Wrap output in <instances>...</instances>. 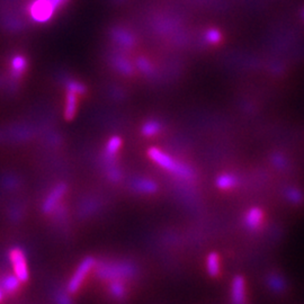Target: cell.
<instances>
[{
  "mask_svg": "<svg viewBox=\"0 0 304 304\" xmlns=\"http://www.w3.org/2000/svg\"><path fill=\"white\" fill-rule=\"evenodd\" d=\"M149 157L155 163H158L161 168L168 170V172H173L175 175L179 176L184 179H192L194 177V172L191 167L184 165V163L177 162L176 160L168 155L165 152L157 149V148H151L148 151Z\"/></svg>",
  "mask_w": 304,
  "mask_h": 304,
  "instance_id": "obj_1",
  "label": "cell"
},
{
  "mask_svg": "<svg viewBox=\"0 0 304 304\" xmlns=\"http://www.w3.org/2000/svg\"><path fill=\"white\" fill-rule=\"evenodd\" d=\"M135 269L132 265L127 263H114V264H101L97 268V275L101 279L123 280L131 279L134 275Z\"/></svg>",
  "mask_w": 304,
  "mask_h": 304,
  "instance_id": "obj_2",
  "label": "cell"
},
{
  "mask_svg": "<svg viewBox=\"0 0 304 304\" xmlns=\"http://www.w3.org/2000/svg\"><path fill=\"white\" fill-rule=\"evenodd\" d=\"M95 265H96V261H95L94 258L91 257H87L81 261L80 265L78 266V268L76 269L74 276L71 277L69 283H68L67 288L69 293L74 294L80 288L83 280H85V279L91 269L95 267Z\"/></svg>",
  "mask_w": 304,
  "mask_h": 304,
  "instance_id": "obj_3",
  "label": "cell"
},
{
  "mask_svg": "<svg viewBox=\"0 0 304 304\" xmlns=\"http://www.w3.org/2000/svg\"><path fill=\"white\" fill-rule=\"evenodd\" d=\"M9 259L13 264L15 275L21 283L27 282L28 279V268L26 264V257L24 252L21 248H13L9 253Z\"/></svg>",
  "mask_w": 304,
  "mask_h": 304,
  "instance_id": "obj_4",
  "label": "cell"
},
{
  "mask_svg": "<svg viewBox=\"0 0 304 304\" xmlns=\"http://www.w3.org/2000/svg\"><path fill=\"white\" fill-rule=\"evenodd\" d=\"M246 291L245 279L241 276H237L232 283V301L233 304H245Z\"/></svg>",
  "mask_w": 304,
  "mask_h": 304,
  "instance_id": "obj_5",
  "label": "cell"
},
{
  "mask_svg": "<svg viewBox=\"0 0 304 304\" xmlns=\"http://www.w3.org/2000/svg\"><path fill=\"white\" fill-rule=\"evenodd\" d=\"M263 212L260 208L253 207L250 208L249 212L247 213L245 223L248 229L250 230H256L260 227L261 222H263Z\"/></svg>",
  "mask_w": 304,
  "mask_h": 304,
  "instance_id": "obj_6",
  "label": "cell"
},
{
  "mask_svg": "<svg viewBox=\"0 0 304 304\" xmlns=\"http://www.w3.org/2000/svg\"><path fill=\"white\" fill-rule=\"evenodd\" d=\"M21 285V280L17 279L16 275H6L1 279V290L8 294H13L18 291Z\"/></svg>",
  "mask_w": 304,
  "mask_h": 304,
  "instance_id": "obj_7",
  "label": "cell"
},
{
  "mask_svg": "<svg viewBox=\"0 0 304 304\" xmlns=\"http://www.w3.org/2000/svg\"><path fill=\"white\" fill-rule=\"evenodd\" d=\"M76 109H77V96L75 91L69 89L67 94V102H66V117L68 120L72 119L75 116Z\"/></svg>",
  "mask_w": 304,
  "mask_h": 304,
  "instance_id": "obj_8",
  "label": "cell"
},
{
  "mask_svg": "<svg viewBox=\"0 0 304 304\" xmlns=\"http://www.w3.org/2000/svg\"><path fill=\"white\" fill-rule=\"evenodd\" d=\"M237 182H238L237 178H235L233 175H229V174L221 175V176L216 179V185H218V187H220L221 189L232 188L235 185H237Z\"/></svg>",
  "mask_w": 304,
  "mask_h": 304,
  "instance_id": "obj_9",
  "label": "cell"
},
{
  "mask_svg": "<svg viewBox=\"0 0 304 304\" xmlns=\"http://www.w3.org/2000/svg\"><path fill=\"white\" fill-rule=\"evenodd\" d=\"M109 293L114 299L121 300L125 296V286L122 280H112L109 283Z\"/></svg>",
  "mask_w": 304,
  "mask_h": 304,
  "instance_id": "obj_10",
  "label": "cell"
},
{
  "mask_svg": "<svg viewBox=\"0 0 304 304\" xmlns=\"http://www.w3.org/2000/svg\"><path fill=\"white\" fill-rule=\"evenodd\" d=\"M63 192H64V187H62V186H59V187L56 188L50 196H49L48 201L44 204V211H47V212L52 211L53 207H54V205L58 203V200L61 196H62Z\"/></svg>",
  "mask_w": 304,
  "mask_h": 304,
  "instance_id": "obj_11",
  "label": "cell"
},
{
  "mask_svg": "<svg viewBox=\"0 0 304 304\" xmlns=\"http://www.w3.org/2000/svg\"><path fill=\"white\" fill-rule=\"evenodd\" d=\"M134 187L136 191L142 193H154L155 189H157V185H155V182L152 180L140 179L135 181Z\"/></svg>",
  "mask_w": 304,
  "mask_h": 304,
  "instance_id": "obj_12",
  "label": "cell"
},
{
  "mask_svg": "<svg viewBox=\"0 0 304 304\" xmlns=\"http://www.w3.org/2000/svg\"><path fill=\"white\" fill-rule=\"evenodd\" d=\"M207 271L210 275L216 276L220 272V261L218 253H211L207 257Z\"/></svg>",
  "mask_w": 304,
  "mask_h": 304,
  "instance_id": "obj_13",
  "label": "cell"
},
{
  "mask_svg": "<svg viewBox=\"0 0 304 304\" xmlns=\"http://www.w3.org/2000/svg\"><path fill=\"white\" fill-rule=\"evenodd\" d=\"M160 128H161L160 124H159L158 122L151 121L144 124V127L142 128V133L146 136H153L160 132Z\"/></svg>",
  "mask_w": 304,
  "mask_h": 304,
  "instance_id": "obj_14",
  "label": "cell"
},
{
  "mask_svg": "<svg viewBox=\"0 0 304 304\" xmlns=\"http://www.w3.org/2000/svg\"><path fill=\"white\" fill-rule=\"evenodd\" d=\"M122 147V140L119 136H113V138L109 140L107 143V147H106V151H107L108 155H114L117 153V151L120 150V148Z\"/></svg>",
  "mask_w": 304,
  "mask_h": 304,
  "instance_id": "obj_15",
  "label": "cell"
},
{
  "mask_svg": "<svg viewBox=\"0 0 304 304\" xmlns=\"http://www.w3.org/2000/svg\"><path fill=\"white\" fill-rule=\"evenodd\" d=\"M221 39H222V35L218 29L212 28V29H208L206 32V40L208 43L216 44L221 41Z\"/></svg>",
  "mask_w": 304,
  "mask_h": 304,
  "instance_id": "obj_16",
  "label": "cell"
},
{
  "mask_svg": "<svg viewBox=\"0 0 304 304\" xmlns=\"http://www.w3.org/2000/svg\"><path fill=\"white\" fill-rule=\"evenodd\" d=\"M26 61L24 58H22V56H17V58H15L13 60V69L17 72V74H21V72H23V70L26 68Z\"/></svg>",
  "mask_w": 304,
  "mask_h": 304,
  "instance_id": "obj_17",
  "label": "cell"
},
{
  "mask_svg": "<svg viewBox=\"0 0 304 304\" xmlns=\"http://www.w3.org/2000/svg\"><path fill=\"white\" fill-rule=\"evenodd\" d=\"M117 66H119V69L122 71V72H125V74H131L132 72V67L131 64L127 62V61H125L123 59H119L116 62Z\"/></svg>",
  "mask_w": 304,
  "mask_h": 304,
  "instance_id": "obj_18",
  "label": "cell"
},
{
  "mask_svg": "<svg viewBox=\"0 0 304 304\" xmlns=\"http://www.w3.org/2000/svg\"><path fill=\"white\" fill-rule=\"evenodd\" d=\"M287 196H288V199L292 201V202L298 203V202H301L302 201V194L300 193L299 191H296V189H291V191L288 192Z\"/></svg>",
  "mask_w": 304,
  "mask_h": 304,
  "instance_id": "obj_19",
  "label": "cell"
},
{
  "mask_svg": "<svg viewBox=\"0 0 304 304\" xmlns=\"http://www.w3.org/2000/svg\"><path fill=\"white\" fill-rule=\"evenodd\" d=\"M138 67L140 70H142L143 72H146V74H148V72L151 71V64L148 62V61L146 59H139L138 60Z\"/></svg>",
  "mask_w": 304,
  "mask_h": 304,
  "instance_id": "obj_20",
  "label": "cell"
},
{
  "mask_svg": "<svg viewBox=\"0 0 304 304\" xmlns=\"http://www.w3.org/2000/svg\"><path fill=\"white\" fill-rule=\"evenodd\" d=\"M271 286L273 288H275V290H282L283 288V283L282 280L279 279V276H273L271 277Z\"/></svg>",
  "mask_w": 304,
  "mask_h": 304,
  "instance_id": "obj_21",
  "label": "cell"
},
{
  "mask_svg": "<svg viewBox=\"0 0 304 304\" xmlns=\"http://www.w3.org/2000/svg\"><path fill=\"white\" fill-rule=\"evenodd\" d=\"M56 301H58L59 304H71L70 300L68 299L66 295H63V294H59L58 298H56Z\"/></svg>",
  "mask_w": 304,
  "mask_h": 304,
  "instance_id": "obj_22",
  "label": "cell"
},
{
  "mask_svg": "<svg viewBox=\"0 0 304 304\" xmlns=\"http://www.w3.org/2000/svg\"><path fill=\"white\" fill-rule=\"evenodd\" d=\"M2 295H3L2 290H1V288H0V302H1V300H2Z\"/></svg>",
  "mask_w": 304,
  "mask_h": 304,
  "instance_id": "obj_23",
  "label": "cell"
}]
</instances>
